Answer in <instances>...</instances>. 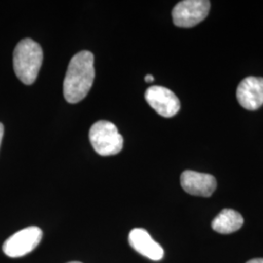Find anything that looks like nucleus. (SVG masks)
<instances>
[{"instance_id":"14","label":"nucleus","mask_w":263,"mask_h":263,"mask_svg":"<svg viewBox=\"0 0 263 263\" xmlns=\"http://www.w3.org/2000/svg\"><path fill=\"white\" fill-rule=\"evenodd\" d=\"M68 263H81V262H78V261H71V262H68Z\"/></svg>"},{"instance_id":"9","label":"nucleus","mask_w":263,"mask_h":263,"mask_svg":"<svg viewBox=\"0 0 263 263\" xmlns=\"http://www.w3.org/2000/svg\"><path fill=\"white\" fill-rule=\"evenodd\" d=\"M129 244L136 252L153 261H159L164 256L163 248L152 239L145 229H133L129 234Z\"/></svg>"},{"instance_id":"13","label":"nucleus","mask_w":263,"mask_h":263,"mask_svg":"<svg viewBox=\"0 0 263 263\" xmlns=\"http://www.w3.org/2000/svg\"><path fill=\"white\" fill-rule=\"evenodd\" d=\"M246 263H263V258H254Z\"/></svg>"},{"instance_id":"7","label":"nucleus","mask_w":263,"mask_h":263,"mask_svg":"<svg viewBox=\"0 0 263 263\" xmlns=\"http://www.w3.org/2000/svg\"><path fill=\"white\" fill-rule=\"evenodd\" d=\"M180 184L188 194L201 197H211L217 186L214 176L190 170L181 174Z\"/></svg>"},{"instance_id":"11","label":"nucleus","mask_w":263,"mask_h":263,"mask_svg":"<svg viewBox=\"0 0 263 263\" xmlns=\"http://www.w3.org/2000/svg\"><path fill=\"white\" fill-rule=\"evenodd\" d=\"M3 134H4V127H3V124L0 123V145H1V141L3 139Z\"/></svg>"},{"instance_id":"8","label":"nucleus","mask_w":263,"mask_h":263,"mask_svg":"<svg viewBox=\"0 0 263 263\" xmlns=\"http://www.w3.org/2000/svg\"><path fill=\"white\" fill-rule=\"evenodd\" d=\"M237 100L244 108L254 111L263 105V77L249 76L237 88Z\"/></svg>"},{"instance_id":"6","label":"nucleus","mask_w":263,"mask_h":263,"mask_svg":"<svg viewBox=\"0 0 263 263\" xmlns=\"http://www.w3.org/2000/svg\"><path fill=\"white\" fill-rule=\"evenodd\" d=\"M145 100L161 116L170 118L180 109L179 98L174 92L162 86H151L145 92Z\"/></svg>"},{"instance_id":"5","label":"nucleus","mask_w":263,"mask_h":263,"mask_svg":"<svg viewBox=\"0 0 263 263\" xmlns=\"http://www.w3.org/2000/svg\"><path fill=\"white\" fill-rule=\"evenodd\" d=\"M42 230L37 226H29L16 232L3 244L4 254L12 258L22 257L36 249L42 240Z\"/></svg>"},{"instance_id":"12","label":"nucleus","mask_w":263,"mask_h":263,"mask_svg":"<svg viewBox=\"0 0 263 263\" xmlns=\"http://www.w3.org/2000/svg\"><path fill=\"white\" fill-rule=\"evenodd\" d=\"M144 79H145V81H146L147 83H151V82L154 81V77L151 76V74H147V76L144 77Z\"/></svg>"},{"instance_id":"4","label":"nucleus","mask_w":263,"mask_h":263,"mask_svg":"<svg viewBox=\"0 0 263 263\" xmlns=\"http://www.w3.org/2000/svg\"><path fill=\"white\" fill-rule=\"evenodd\" d=\"M211 2L207 0H183L173 9L174 24L179 28H193L207 18Z\"/></svg>"},{"instance_id":"10","label":"nucleus","mask_w":263,"mask_h":263,"mask_svg":"<svg viewBox=\"0 0 263 263\" xmlns=\"http://www.w3.org/2000/svg\"><path fill=\"white\" fill-rule=\"evenodd\" d=\"M244 224L242 215L232 209L222 210L212 221V228L220 234H230Z\"/></svg>"},{"instance_id":"1","label":"nucleus","mask_w":263,"mask_h":263,"mask_svg":"<svg viewBox=\"0 0 263 263\" xmlns=\"http://www.w3.org/2000/svg\"><path fill=\"white\" fill-rule=\"evenodd\" d=\"M94 79V55L89 51L77 53L70 60L65 77V99L69 104L79 103L89 93Z\"/></svg>"},{"instance_id":"3","label":"nucleus","mask_w":263,"mask_h":263,"mask_svg":"<svg viewBox=\"0 0 263 263\" xmlns=\"http://www.w3.org/2000/svg\"><path fill=\"white\" fill-rule=\"evenodd\" d=\"M89 139L95 151L102 156H111L122 151V136L109 121L95 123L89 132Z\"/></svg>"},{"instance_id":"2","label":"nucleus","mask_w":263,"mask_h":263,"mask_svg":"<svg viewBox=\"0 0 263 263\" xmlns=\"http://www.w3.org/2000/svg\"><path fill=\"white\" fill-rule=\"evenodd\" d=\"M43 62V51L37 42L26 38L14 50L13 65L17 77L26 85L35 82Z\"/></svg>"}]
</instances>
